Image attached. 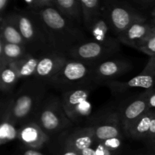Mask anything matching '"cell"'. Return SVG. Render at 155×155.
Masks as SVG:
<instances>
[{"label": "cell", "mask_w": 155, "mask_h": 155, "mask_svg": "<svg viewBox=\"0 0 155 155\" xmlns=\"http://www.w3.org/2000/svg\"><path fill=\"white\" fill-rule=\"evenodd\" d=\"M96 139L90 127L77 129L67 135L63 142L80 155H97L94 148Z\"/></svg>", "instance_id": "5bb4252c"}, {"label": "cell", "mask_w": 155, "mask_h": 155, "mask_svg": "<svg viewBox=\"0 0 155 155\" xmlns=\"http://www.w3.org/2000/svg\"><path fill=\"white\" fill-rule=\"evenodd\" d=\"M148 110L147 92L145 90L133 98L127 105L121 109L120 111L118 112L124 134H127L132 125Z\"/></svg>", "instance_id": "9a60e30c"}, {"label": "cell", "mask_w": 155, "mask_h": 155, "mask_svg": "<svg viewBox=\"0 0 155 155\" xmlns=\"http://www.w3.org/2000/svg\"><path fill=\"white\" fill-rule=\"evenodd\" d=\"M91 91L90 86H85L62 92L61 97L62 106L72 123L79 122L91 114L92 105L89 101Z\"/></svg>", "instance_id": "ba28073f"}, {"label": "cell", "mask_w": 155, "mask_h": 155, "mask_svg": "<svg viewBox=\"0 0 155 155\" xmlns=\"http://www.w3.org/2000/svg\"><path fill=\"white\" fill-rule=\"evenodd\" d=\"M104 8L114 36L117 37L136 23L147 22V18L131 3L104 1Z\"/></svg>", "instance_id": "8992f818"}, {"label": "cell", "mask_w": 155, "mask_h": 155, "mask_svg": "<svg viewBox=\"0 0 155 155\" xmlns=\"http://www.w3.org/2000/svg\"><path fill=\"white\" fill-rule=\"evenodd\" d=\"M23 155H44L42 152L36 149H32V148H27L23 152Z\"/></svg>", "instance_id": "1f68e13d"}, {"label": "cell", "mask_w": 155, "mask_h": 155, "mask_svg": "<svg viewBox=\"0 0 155 155\" xmlns=\"http://www.w3.org/2000/svg\"><path fill=\"white\" fill-rule=\"evenodd\" d=\"M19 129L13 122L7 112L1 109V126H0V144L2 145L18 139Z\"/></svg>", "instance_id": "7402d4cb"}, {"label": "cell", "mask_w": 155, "mask_h": 155, "mask_svg": "<svg viewBox=\"0 0 155 155\" xmlns=\"http://www.w3.org/2000/svg\"><path fill=\"white\" fill-rule=\"evenodd\" d=\"M30 51L27 47L17 44L5 43L0 39V71L12 62L24 58Z\"/></svg>", "instance_id": "d6986e66"}, {"label": "cell", "mask_w": 155, "mask_h": 155, "mask_svg": "<svg viewBox=\"0 0 155 155\" xmlns=\"http://www.w3.org/2000/svg\"><path fill=\"white\" fill-rule=\"evenodd\" d=\"M33 121L49 137L61 133L73 124L64 110L61 99L55 95L45 98L35 114Z\"/></svg>", "instance_id": "277c9868"}, {"label": "cell", "mask_w": 155, "mask_h": 155, "mask_svg": "<svg viewBox=\"0 0 155 155\" xmlns=\"http://www.w3.org/2000/svg\"><path fill=\"white\" fill-rule=\"evenodd\" d=\"M47 85L34 78L27 80L15 95L2 104V109L17 126H22L34 116L45 99Z\"/></svg>", "instance_id": "7a4b0ae2"}, {"label": "cell", "mask_w": 155, "mask_h": 155, "mask_svg": "<svg viewBox=\"0 0 155 155\" xmlns=\"http://www.w3.org/2000/svg\"><path fill=\"white\" fill-rule=\"evenodd\" d=\"M136 49L151 57H155V33L152 30L147 39L141 43Z\"/></svg>", "instance_id": "484cf974"}, {"label": "cell", "mask_w": 155, "mask_h": 155, "mask_svg": "<svg viewBox=\"0 0 155 155\" xmlns=\"http://www.w3.org/2000/svg\"><path fill=\"white\" fill-rule=\"evenodd\" d=\"M154 135H155V118L153 120L152 123H151V127H150V129H149V131H148L146 138H145V139L144 141H145L146 139H149V138L152 137V136H154Z\"/></svg>", "instance_id": "d6a6232c"}, {"label": "cell", "mask_w": 155, "mask_h": 155, "mask_svg": "<svg viewBox=\"0 0 155 155\" xmlns=\"http://www.w3.org/2000/svg\"><path fill=\"white\" fill-rule=\"evenodd\" d=\"M92 71L93 66L68 58L64 66L48 82V85L62 92L90 86L94 84Z\"/></svg>", "instance_id": "5b68a950"}, {"label": "cell", "mask_w": 155, "mask_h": 155, "mask_svg": "<svg viewBox=\"0 0 155 155\" xmlns=\"http://www.w3.org/2000/svg\"><path fill=\"white\" fill-rule=\"evenodd\" d=\"M89 127L97 141L123 137L124 131L118 112L108 114Z\"/></svg>", "instance_id": "4fadbf2b"}, {"label": "cell", "mask_w": 155, "mask_h": 155, "mask_svg": "<svg viewBox=\"0 0 155 155\" xmlns=\"http://www.w3.org/2000/svg\"><path fill=\"white\" fill-rule=\"evenodd\" d=\"M152 30L155 33V27H152Z\"/></svg>", "instance_id": "8d00e7d4"}, {"label": "cell", "mask_w": 155, "mask_h": 155, "mask_svg": "<svg viewBox=\"0 0 155 155\" xmlns=\"http://www.w3.org/2000/svg\"><path fill=\"white\" fill-rule=\"evenodd\" d=\"M150 15H151V18H155V8H154L151 9V12H150Z\"/></svg>", "instance_id": "d590c367"}, {"label": "cell", "mask_w": 155, "mask_h": 155, "mask_svg": "<svg viewBox=\"0 0 155 155\" xmlns=\"http://www.w3.org/2000/svg\"><path fill=\"white\" fill-rule=\"evenodd\" d=\"M120 48L106 46L94 40L86 41L73 47L66 56L90 66H95L116 55Z\"/></svg>", "instance_id": "52a82bcc"}, {"label": "cell", "mask_w": 155, "mask_h": 155, "mask_svg": "<svg viewBox=\"0 0 155 155\" xmlns=\"http://www.w3.org/2000/svg\"><path fill=\"white\" fill-rule=\"evenodd\" d=\"M0 39L5 43L17 44L27 47L25 40L23 38L19 29L8 14L0 18ZM28 49V48H27Z\"/></svg>", "instance_id": "ac0fdd59"}, {"label": "cell", "mask_w": 155, "mask_h": 155, "mask_svg": "<svg viewBox=\"0 0 155 155\" xmlns=\"http://www.w3.org/2000/svg\"><path fill=\"white\" fill-rule=\"evenodd\" d=\"M154 118L155 109L148 110L132 125L126 136L134 140L144 141Z\"/></svg>", "instance_id": "44dd1931"}, {"label": "cell", "mask_w": 155, "mask_h": 155, "mask_svg": "<svg viewBox=\"0 0 155 155\" xmlns=\"http://www.w3.org/2000/svg\"><path fill=\"white\" fill-rule=\"evenodd\" d=\"M133 68L129 61L124 59H109L93 67L92 79L95 85H104L108 82L127 74Z\"/></svg>", "instance_id": "30bf717a"}, {"label": "cell", "mask_w": 155, "mask_h": 155, "mask_svg": "<svg viewBox=\"0 0 155 155\" xmlns=\"http://www.w3.org/2000/svg\"><path fill=\"white\" fill-rule=\"evenodd\" d=\"M152 32V27L148 22H139L130 26L124 33L117 36L120 43L136 48L147 39Z\"/></svg>", "instance_id": "e0dca14e"}, {"label": "cell", "mask_w": 155, "mask_h": 155, "mask_svg": "<svg viewBox=\"0 0 155 155\" xmlns=\"http://www.w3.org/2000/svg\"><path fill=\"white\" fill-rule=\"evenodd\" d=\"M46 28L53 51L66 55L75 45L87 41V37L78 24L62 16L54 8L35 12Z\"/></svg>", "instance_id": "6da1fadb"}, {"label": "cell", "mask_w": 155, "mask_h": 155, "mask_svg": "<svg viewBox=\"0 0 155 155\" xmlns=\"http://www.w3.org/2000/svg\"><path fill=\"white\" fill-rule=\"evenodd\" d=\"M146 92L148 109H155V89L146 90Z\"/></svg>", "instance_id": "f1b7e54d"}, {"label": "cell", "mask_w": 155, "mask_h": 155, "mask_svg": "<svg viewBox=\"0 0 155 155\" xmlns=\"http://www.w3.org/2000/svg\"><path fill=\"white\" fill-rule=\"evenodd\" d=\"M61 155H80V154H79L76 150H74V148L70 147L69 145H66V144L64 142V146H63V148H62Z\"/></svg>", "instance_id": "f546056e"}, {"label": "cell", "mask_w": 155, "mask_h": 155, "mask_svg": "<svg viewBox=\"0 0 155 155\" xmlns=\"http://www.w3.org/2000/svg\"><path fill=\"white\" fill-rule=\"evenodd\" d=\"M0 89L2 92L5 93L9 92L20 80L19 74L16 69L15 62L8 64L0 71Z\"/></svg>", "instance_id": "cb8c5ba5"}, {"label": "cell", "mask_w": 155, "mask_h": 155, "mask_svg": "<svg viewBox=\"0 0 155 155\" xmlns=\"http://www.w3.org/2000/svg\"><path fill=\"white\" fill-rule=\"evenodd\" d=\"M8 3L9 0H0V13H1V17H0V18H3V17L5 16V11Z\"/></svg>", "instance_id": "4dcf8cb0"}, {"label": "cell", "mask_w": 155, "mask_h": 155, "mask_svg": "<svg viewBox=\"0 0 155 155\" xmlns=\"http://www.w3.org/2000/svg\"><path fill=\"white\" fill-rule=\"evenodd\" d=\"M41 55L30 53L24 58L15 61V67L19 74L20 79H28L30 77H34Z\"/></svg>", "instance_id": "603a6c76"}, {"label": "cell", "mask_w": 155, "mask_h": 155, "mask_svg": "<svg viewBox=\"0 0 155 155\" xmlns=\"http://www.w3.org/2000/svg\"><path fill=\"white\" fill-rule=\"evenodd\" d=\"M83 13V24L85 28L88 27L92 20L101 12L104 1L99 0H80Z\"/></svg>", "instance_id": "d4e9b609"}, {"label": "cell", "mask_w": 155, "mask_h": 155, "mask_svg": "<svg viewBox=\"0 0 155 155\" xmlns=\"http://www.w3.org/2000/svg\"><path fill=\"white\" fill-rule=\"evenodd\" d=\"M24 3L27 10L38 12L46 8L53 7L54 0H26Z\"/></svg>", "instance_id": "4316f807"}, {"label": "cell", "mask_w": 155, "mask_h": 155, "mask_svg": "<svg viewBox=\"0 0 155 155\" xmlns=\"http://www.w3.org/2000/svg\"><path fill=\"white\" fill-rule=\"evenodd\" d=\"M144 142H146L147 145H148L149 147H151L152 149L155 150V135L154 136H152V137L146 139V140L144 141Z\"/></svg>", "instance_id": "836d02e7"}, {"label": "cell", "mask_w": 155, "mask_h": 155, "mask_svg": "<svg viewBox=\"0 0 155 155\" xmlns=\"http://www.w3.org/2000/svg\"><path fill=\"white\" fill-rule=\"evenodd\" d=\"M53 8L72 22L78 25L83 23V13L80 0H54Z\"/></svg>", "instance_id": "ffe728a7"}, {"label": "cell", "mask_w": 155, "mask_h": 155, "mask_svg": "<svg viewBox=\"0 0 155 155\" xmlns=\"http://www.w3.org/2000/svg\"><path fill=\"white\" fill-rule=\"evenodd\" d=\"M148 23H149L150 25L151 26V27H155V18H151V19L150 20V21H149V22H148Z\"/></svg>", "instance_id": "e575fe53"}, {"label": "cell", "mask_w": 155, "mask_h": 155, "mask_svg": "<svg viewBox=\"0 0 155 155\" xmlns=\"http://www.w3.org/2000/svg\"><path fill=\"white\" fill-rule=\"evenodd\" d=\"M133 3L139 11L155 8V0H135Z\"/></svg>", "instance_id": "83f0119b"}, {"label": "cell", "mask_w": 155, "mask_h": 155, "mask_svg": "<svg viewBox=\"0 0 155 155\" xmlns=\"http://www.w3.org/2000/svg\"><path fill=\"white\" fill-rule=\"evenodd\" d=\"M154 84L155 57H151L142 72L129 81L121 82L114 80L105 83L104 86H107L114 95H121L134 89L150 90L154 89Z\"/></svg>", "instance_id": "9c48e42d"}, {"label": "cell", "mask_w": 155, "mask_h": 155, "mask_svg": "<svg viewBox=\"0 0 155 155\" xmlns=\"http://www.w3.org/2000/svg\"><path fill=\"white\" fill-rule=\"evenodd\" d=\"M18 139L27 148L39 150L48 142L50 137L35 121L30 120L21 126Z\"/></svg>", "instance_id": "2e32d148"}, {"label": "cell", "mask_w": 155, "mask_h": 155, "mask_svg": "<svg viewBox=\"0 0 155 155\" xmlns=\"http://www.w3.org/2000/svg\"><path fill=\"white\" fill-rule=\"evenodd\" d=\"M86 29L87 31H89L93 40L95 42L106 46L120 48V43L118 41L117 38L110 36V34L111 30L104 11V3L101 12L92 20L90 24Z\"/></svg>", "instance_id": "7c38bea8"}, {"label": "cell", "mask_w": 155, "mask_h": 155, "mask_svg": "<svg viewBox=\"0 0 155 155\" xmlns=\"http://www.w3.org/2000/svg\"><path fill=\"white\" fill-rule=\"evenodd\" d=\"M8 15L19 29L30 53L41 55L53 51L46 28L36 12L15 9Z\"/></svg>", "instance_id": "3957f363"}, {"label": "cell", "mask_w": 155, "mask_h": 155, "mask_svg": "<svg viewBox=\"0 0 155 155\" xmlns=\"http://www.w3.org/2000/svg\"><path fill=\"white\" fill-rule=\"evenodd\" d=\"M68 60V58L65 54L54 51L42 54L33 78L48 83L64 66Z\"/></svg>", "instance_id": "8fae6325"}]
</instances>
